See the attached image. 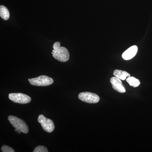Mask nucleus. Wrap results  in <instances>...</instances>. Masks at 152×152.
Segmentation results:
<instances>
[{
	"mask_svg": "<svg viewBox=\"0 0 152 152\" xmlns=\"http://www.w3.org/2000/svg\"><path fill=\"white\" fill-rule=\"evenodd\" d=\"M110 82L113 88L117 91L121 93H124L126 92V89L121 79L116 77H113L110 79Z\"/></svg>",
	"mask_w": 152,
	"mask_h": 152,
	"instance_id": "nucleus-7",
	"label": "nucleus"
},
{
	"mask_svg": "<svg viewBox=\"0 0 152 152\" xmlns=\"http://www.w3.org/2000/svg\"><path fill=\"white\" fill-rule=\"evenodd\" d=\"M61 44L59 42H56L53 46V51L52 52L53 57L56 59L61 62H65L69 59V53L67 49L64 47H61Z\"/></svg>",
	"mask_w": 152,
	"mask_h": 152,
	"instance_id": "nucleus-1",
	"label": "nucleus"
},
{
	"mask_svg": "<svg viewBox=\"0 0 152 152\" xmlns=\"http://www.w3.org/2000/svg\"><path fill=\"white\" fill-rule=\"evenodd\" d=\"M8 120L15 129L19 130L24 134H27L28 132V126L23 120L12 115L9 116Z\"/></svg>",
	"mask_w": 152,
	"mask_h": 152,
	"instance_id": "nucleus-2",
	"label": "nucleus"
},
{
	"mask_svg": "<svg viewBox=\"0 0 152 152\" xmlns=\"http://www.w3.org/2000/svg\"><path fill=\"white\" fill-rule=\"evenodd\" d=\"M126 81L131 86L136 88L140 86V82L137 79L133 77H128L126 79Z\"/></svg>",
	"mask_w": 152,
	"mask_h": 152,
	"instance_id": "nucleus-11",
	"label": "nucleus"
},
{
	"mask_svg": "<svg viewBox=\"0 0 152 152\" xmlns=\"http://www.w3.org/2000/svg\"><path fill=\"white\" fill-rule=\"evenodd\" d=\"M30 83L33 86H46L53 83V80L48 76L41 75L37 77L28 79Z\"/></svg>",
	"mask_w": 152,
	"mask_h": 152,
	"instance_id": "nucleus-3",
	"label": "nucleus"
},
{
	"mask_svg": "<svg viewBox=\"0 0 152 152\" xmlns=\"http://www.w3.org/2000/svg\"><path fill=\"white\" fill-rule=\"evenodd\" d=\"M9 98L10 100L16 103L26 104L31 101V98L28 95L22 93H12L9 94Z\"/></svg>",
	"mask_w": 152,
	"mask_h": 152,
	"instance_id": "nucleus-4",
	"label": "nucleus"
},
{
	"mask_svg": "<svg viewBox=\"0 0 152 152\" xmlns=\"http://www.w3.org/2000/svg\"><path fill=\"white\" fill-rule=\"evenodd\" d=\"M34 152H48V149L46 147L43 146H39L36 147L34 149Z\"/></svg>",
	"mask_w": 152,
	"mask_h": 152,
	"instance_id": "nucleus-12",
	"label": "nucleus"
},
{
	"mask_svg": "<svg viewBox=\"0 0 152 152\" xmlns=\"http://www.w3.org/2000/svg\"><path fill=\"white\" fill-rule=\"evenodd\" d=\"M137 51V47L136 45L132 46L123 53V58L125 60H130L136 56Z\"/></svg>",
	"mask_w": 152,
	"mask_h": 152,
	"instance_id": "nucleus-8",
	"label": "nucleus"
},
{
	"mask_svg": "<svg viewBox=\"0 0 152 152\" xmlns=\"http://www.w3.org/2000/svg\"><path fill=\"white\" fill-rule=\"evenodd\" d=\"M38 121L41 124L44 130L47 132L51 133L54 130L55 125L53 122L52 120L45 118L43 115H39Z\"/></svg>",
	"mask_w": 152,
	"mask_h": 152,
	"instance_id": "nucleus-5",
	"label": "nucleus"
},
{
	"mask_svg": "<svg viewBox=\"0 0 152 152\" xmlns=\"http://www.w3.org/2000/svg\"><path fill=\"white\" fill-rule=\"evenodd\" d=\"M1 151L3 152H14L15 151L11 147L7 145H3L1 148Z\"/></svg>",
	"mask_w": 152,
	"mask_h": 152,
	"instance_id": "nucleus-13",
	"label": "nucleus"
},
{
	"mask_svg": "<svg viewBox=\"0 0 152 152\" xmlns=\"http://www.w3.org/2000/svg\"><path fill=\"white\" fill-rule=\"evenodd\" d=\"M15 131L19 133V134H20V133H21V132H20V131L19 130L17 129H15Z\"/></svg>",
	"mask_w": 152,
	"mask_h": 152,
	"instance_id": "nucleus-14",
	"label": "nucleus"
},
{
	"mask_svg": "<svg viewBox=\"0 0 152 152\" xmlns=\"http://www.w3.org/2000/svg\"><path fill=\"white\" fill-rule=\"evenodd\" d=\"M0 16L3 20H7L10 17V12L7 8L5 6H0Z\"/></svg>",
	"mask_w": 152,
	"mask_h": 152,
	"instance_id": "nucleus-10",
	"label": "nucleus"
},
{
	"mask_svg": "<svg viewBox=\"0 0 152 152\" xmlns=\"http://www.w3.org/2000/svg\"><path fill=\"white\" fill-rule=\"evenodd\" d=\"M78 98L81 101L90 104L97 103L100 100L99 97L97 95L88 92L80 93Z\"/></svg>",
	"mask_w": 152,
	"mask_h": 152,
	"instance_id": "nucleus-6",
	"label": "nucleus"
},
{
	"mask_svg": "<svg viewBox=\"0 0 152 152\" xmlns=\"http://www.w3.org/2000/svg\"><path fill=\"white\" fill-rule=\"evenodd\" d=\"M113 75L115 77L123 80H124L128 77H130V75L127 72L118 69H116L114 71Z\"/></svg>",
	"mask_w": 152,
	"mask_h": 152,
	"instance_id": "nucleus-9",
	"label": "nucleus"
}]
</instances>
